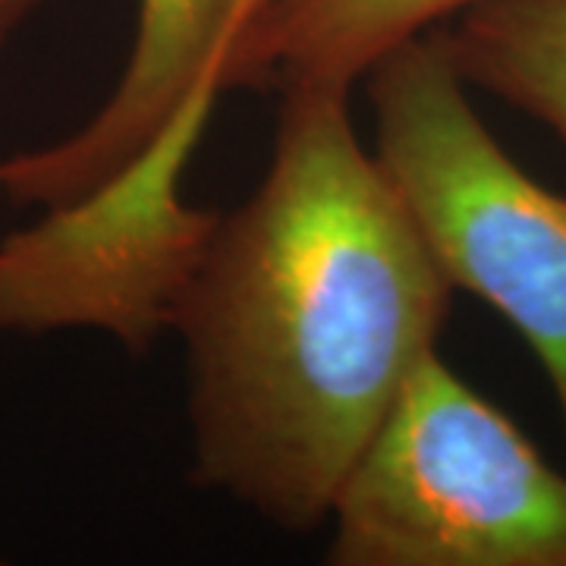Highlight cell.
<instances>
[{"label": "cell", "mask_w": 566, "mask_h": 566, "mask_svg": "<svg viewBox=\"0 0 566 566\" xmlns=\"http://www.w3.org/2000/svg\"><path fill=\"white\" fill-rule=\"evenodd\" d=\"M327 523L334 566H566V475L434 349Z\"/></svg>", "instance_id": "cell-2"}, {"label": "cell", "mask_w": 566, "mask_h": 566, "mask_svg": "<svg viewBox=\"0 0 566 566\" xmlns=\"http://www.w3.org/2000/svg\"><path fill=\"white\" fill-rule=\"evenodd\" d=\"M365 88L375 155L447 281L523 334L566 424V196L528 177L488 133L441 25L375 63Z\"/></svg>", "instance_id": "cell-3"}, {"label": "cell", "mask_w": 566, "mask_h": 566, "mask_svg": "<svg viewBox=\"0 0 566 566\" xmlns=\"http://www.w3.org/2000/svg\"><path fill=\"white\" fill-rule=\"evenodd\" d=\"M262 3H264V0H245V20H243V25L249 20H252V17H255V10H259ZM243 25H240V29H243ZM233 39H237V35H233Z\"/></svg>", "instance_id": "cell-8"}, {"label": "cell", "mask_w": 566, "mask_h": 566, "mask_svg": "<svg viewBox=\"0 0 566 566\" xmlns=\"http://www.w3.org/2000/svg\"><path fill=\"white\" fill-rule=\"evenodd\" d=\"M243 20L245 0H139L136 41L111 98L66 139L0 161L3 199L63 208L126 177L164 139H199Z\"/></svg>", "instance_id": "cell-4"}, {"label": "cell", "mask_w": 566, "mask_h": 566, "mask_svg": "<svg viewBox=\"0 0 566 566\" xmlns=\"http://www.w3.org/2000/svg\"><path fill=\"white\" fill-rule=\"evenodd\" d=\"M453 283L349 92H286L262 182L214 214L167 305L189 371L192 482L290 535L334 501L424 356Z\"/></svg>", "instance_id": "cell-1"}, {"label": "cell", "mask_w": 566, "mask_h": 566, "mask_svg": "<svg viewBox=\"0 0 566 566\" xmlns=\"http://www.w3.org/2000/svg\"><path fill=\"white\" fill-rule=\"evenodd\" d=\"M482 0H264L223 54L218 85L349 92L406 41Z\"/></svg>", "instance_id": "cell-5"}, {"label": "cell", "mask_w": 566, "mask_h": 566, "mask_svg": "<svg viewBox=\"0 0 566 566\" xmlns=\"http://www.w3.org/2000/svg\"><path fill=\"white\" fill-rule=\"evenodd\" d=\"M0 199H3V182H0Z\"/></svg>", "instance_id": "cell-9"}, {"label": "cell", "mask_w": 566, "mask_h": 566, "mask_svg": "<svg viewBox=\"0 0 566 566\" xmlns=\"http://www.w3.org/2000/svg\"><path fill=\"white\" fill-rule=\"evenodd\" d=\"M460 80L566 142V0H482L441 25Z\"/></svg>", "instance_id": "cell-6"}, {"label": "cell", "mask_w": 566, "mask_h": 566, "mask_svg": "<svg viewBox=\"0 0 566 566\" xmlns=\"http://www.w3.org/2000/svg\"><path fill=\"white\" fill-rule=\"evenodd\" d=\"M44 0H0V51L20 35V29L41 10Z\"/></svg>", "instance_id": "cell-7"}]
</instances>
